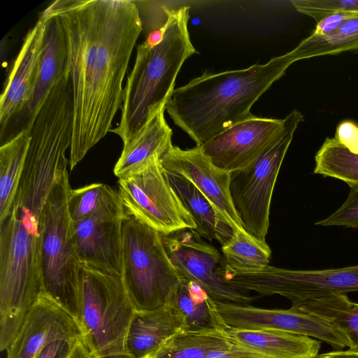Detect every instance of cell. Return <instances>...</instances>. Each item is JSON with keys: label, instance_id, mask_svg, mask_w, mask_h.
Returning <instances> with one entry per match:
<instances>
[{"label": "cell", "instance_id": "cell-1", "mask_svg": "<svg viewBox=\"0 0 358 358\" xmlns=\"http://www.w3.org/2000/svg\"><path fill=\"white\" fill-rule=\"evenodd\" d=\"M65 32L73 96L71 170L110 132L124 99L123 79L143 31L131 0H57L47 8Z\"/></svg>", "mask_w": 358, "mask_h": 358}, {"label": "cell", "instance_id": "cell-2", "mask_svg": "<svg viewBox=\"0 0 358 358\" xmlns=\"http://www.w3.org/2000/svg\"><path fill=\"white\" fill-rule=\"evenodd\" d=\"M73 115L42 108L29 130L24 168L6 215L0 219V326L18 331L43 292L40 269L42 215L58 174L67 169Z\"/></svg>", "mask_w": 358, "mask_h": 358}, {"label": "cell", "instance_id": "cell-3", "mask_svg": "<svg viewBox=\"0 0 358 358\" xmlns=\"http://www.w3.org/2000/svg\"><path fill=\"white\" fill-rule=\"evenodd\" d=\"M291 65L285 53L246 69L205 71L173 90L166 111L196 145H201L252 116L254 103Z\"/></svg>", "mask_w": 358, "mask_h": 358}, {"label": "cell", "instance_id": "cell-4", "mask_svg": "<svg viewBox=\"0 0 358 358\" xmlns=\"http://www.w3.org/2000/svg\"><path fill=\"white\" fill-rule=\"evenodd\" d=\"M167 20L162 41L153 47L138 45L134 66L124 88L119 124L110 130L123 144L130 141L166 104L178 74L196 50L188 29L189 7L166 6Z\"/></svg>", "mask_w": 358, "mask_h": 358}, {"label": "cell", "instance_id": "cell-5", "mask_svg": "<svg viewBox=\"0 0 358 358\" xmlns=\"http://www.w3.org/2000/svg\"><path fill=\"white\" fill-rule=\"evenodd\" d=\"M71 189L66 169L58 174L43 208L40 269L42 293L59 304L79 324L81 264L68 209Z\"/></svg>", "mask_w": 358, "mask_h": 358}, {"label": "cell", "instance_id": "cell-6", "mask_svg": "<svg viewBox=\"0 0 358 358\" xmlns=\"http://www.w3.org/2000/svg\"><path fill=\"white\" fill-rule=\"evenodd\" d=\"M81 339L92 358H131L127 336L136 309L121 277L81 264Z\"/></svg>", "mask_w": 358, "mask_h": 358}, {"label": "cell", "instance_id": "cell-7", "mask_svg": "<svg viewBox=\"0 0 358 358\" xmlns=\"http://www.w3.org/2000/svg\"><path fill=\"white\" fill-rule=\"evenodd\" d=\"M122 232L121 278L136 310L166 305L180 276L168 257L161 234L127 212Z\"/></svg>", "mask_w": 358, "mask_h": 358}, {"label": "cell", "instance_id": "cell-8", "mask_svg": "<svg viewBox=\"0 0 358 358\" xmlns=\"http://www.w3.org/2000/svg\"><path fill=\"white\" fill-rule=\"evenodd\" d=\"M283 119L284 129L278 139L250 165L230 175V195L243 229L264 241L276 179L303 115L293 110Z\"/></svg>", "mask_w": 358, "mask_h": 358}, {"label": "cell", "instance_id": "cell-9", "mask_svg": "<svg viewBox=\"0 0 358 358\" xmlns=\"http://www.w3.org/2000/svg\"><path fill=\"white\" fill-rule=\"evenodd\" d=\"M219 274L227 285L260 296L280 295L294 306L331 293L358 292V265L323 270H293L267 266L240 271L223 266Z\"/></svg>", "mask_w": 358, "mask_h": 358}, {"label": "cell", "instance_id": "cell-10", "mask_svg": "<svg viewBox=\"0 0 358 358\" xmlns=\"http://www.w3.org/2000/svg\"><path fill=\"white\" fill-rule=\"evenodd\" d=\"M126 211L162 235L196 229L190 214L169 185L155 156L118 180Z\"/></svg>", "mask_w": 358, "mask_h": 358}, {"label": "cell", "instance_id": "cell-11", "mask_svg": "<svg viewBox=\"0 0 358 358\" xmlns=\"http://www.w3.org/2000/svg\"><path fill=\"white\" fill-rule=\"evenodd\" d=\"M127 211L112 189L90 216L73 222L80 264L110 275H122V224Z\"/></svg>", "mask_w": 358, "mask_h": 358}, {"label": "cell", "instance_id": "cell-12", "mask_svg": "<svg viewBox=\"0 0 358 358\" xmlns=\"http://www.w3.org/2000/svg\"><path fill=\"white\" fill-rule=\"evenodd\" d=\"M168 257L178 274L204 289L215 301L250 304L255 297L250 292L225 283L217 275L221 255L194 229H185L162 235Z\"/></svg>", "mask_w": 358, "mask_h": 358}, {"label": "cell", "instance_id": "cell-13", "mask_svg": "<svg viewBox=\"0 0 358 358\" xmlns=\"http://www.w3.org/2000/svg\"><path fill=\"white\" fill-rule=\"evenodd\" d=\"M227 327L271 329L315 338L334 348L356 350L351 339L329 321L316 315L290 308L267 309L249 304L215 301Z\"/></svg>", "mask_w": 358, "mask_h": 358}, {"label": "cell", "instance_id": "cell-14", "mask_svg": "<svg viewBox=\"0 0 358 358\" xmlns=\"http://www.w3.org/2000/svg\"><path fill=\"white\" fill-rule=\"evenodd\" d=\"M40 16L43 20L45 31L36 82L22 110L0 128V145L30 130L49 94L69 71L66 38L59 17L47 9Z\"/></svg>", "mask_w": 358, "mask_h": 358}, {"label": "cell", "instance_id": "cell-15", "mask_svg": "<svg viewBox=\"0 0 358 358\" xmlns=\"http://www.w3.org/2000/svg\"><path fill=\"white\" fill-rule=\"evenodd\" d=\"M284 129V119L254 115L199 145L218 168L231 173L256 160Z\"/></svg>", "mask_w": 358, "mask_h": 358}, {"label": "cell", "instance_id": "cell-16", "mask_svg": "<svg viewBox=\"0 0 358 358\" xmlns=\"http://www.w3.org/2000/svg\"><path fill=\"white\" fill-rule=\"evenodd\" d=\"M160 162L164 170L194 184L233 229H243L230 195L231 173L216 166L199 145L185 150L172 145Z\"/></svg>", "mask_w": 358, "mask_h": 358}, {"label": "cell", "instance_id": "cell-17", "mask_svg": "<svg viewBox=\"0 0 358 358\" xmlns=\"http://www.w3.org/2000/svg\"><path fill=\"white\" fill-rule=\"evenodd\" d=\"M80 338L78 322L51 298L41 293L6 350V358H35L52 341Z\"/></svg>", "mask_w": 358, "mask_h": 358}, {"label": "cell", "instance_id": "cell-18", "mask_svg": "<svg viewBox=\"0 0 358 358\" xmlns=\"http://www.w3.org/2000/svg\"><path fill=\"white\" fill-rule=\"evenodd\" d=\"M44 22L40 16L24 40L0 98V128L18 114L30 98L43 47Z\"/></svg>", "mask_w": 358, "mask_h": 358}, {"label": "cell", "instance_id": "cell-19", "mask_svg": "<svg viewBox=\"0 0 358 358\" xmlns=\"http://www.w3.org/2000/svg\"><path fill=\"white\" fill-rule=\"evenodd\" d=\"M225 332L234 343L266 358H310L319 355L321 346L311 337L277 330L227 327Z\"/></svg>", "mask_w": 358, "mask_h": 358}, {"label": "cell", "instance_id": "cell-20", "mask_svg": "<svg viewBox=\"0 0 358 358\" xmlns=\"http://www.w3.org/2000/svg\"><path fill=\"white\" fill-rule=\"evenodd\" d=\"M182 330V322L167 304L151 310H136L127 336L131 358H151L172 336Z\"/></svg>", "mask_w": 358, "mask_h": 358}, {"label": "cell", "instance_id": "cell-21", "mask_svg": "<svg viewBox=\"0 0 358 358\" xmlns=\"http://www.w3.org/2000/svg\"><path fill=\"white\" fill-rule=\"evenodd\" d=\"M167 305L180 318L182 330L225 331L227 328L215 301L200 286L181 276Z\"/></svg>", "mask_w": 358, "mask_h": 358}, {"label": "cell", "instance_id": "cell-22", "mask_svg": "<svg viewBox=\"0 0 358 358\" xmlns=\"http://www.w3.org/2000/svg\"><path fill=\"white\" fill-rule=\"evenodd\" d=\"M166 106L159 109L127 143L123 144L114 173L121 178L155 156H162L172 144V129L164 117Z\"/></svg>", "mask_w": 358, "mask_h": 358}, {"label": "cell", "instance_id": "cell-23", "mask_svg": "<svg viewBox=\"0 0 358 358\" xmlns=\"http://www.w3.org/2000/svg\"><path fill=\"white\" fill-rule=\"evenodd\" d=\"M164 171L169 185L192 217L196 232L210 241H216L224 245L232 236L234 229L194 184L182 176Z\"/></svg>", "mask_w": 358, "mask_h": 358}, {"label": "cell", "instance_id": "cell-24", "mask_svg": "<svg viewBox=\"0 0 358 358\" xmlns=\"http://www.w3.org/2000/svg\"><path fill=\"white\" fill-rule=\"evenodd\" d=\"M234 344L225 331L181 330L169 338L151 358H206Z\"/></svg>", "mask_w": 358, "mask_h": 358}, {"label": "cell", "instance_id": "cell-25", "mask_svg": "<svg viewBox=\"0 0 358 358\" xmlns=\"http://www.w3.org/2000/svg\"><path fill=\"white\" fill-rule=\"evenodd\" d=\"M291 308L316 315L345 333L358 350V303L345 294L331 293L304 300Z\"/></svg>", "mask_w": 358, "mask_h": 358}, {"label": "cell", "instance_id": "cell-26", "mask_svg": "<svg viewBox=\"0 0 358 358\" xmlns=\"http://www.w3.org/2000/svg\"><path fill=\"white\" fill-rule=\"evenodd\" d=\"M30 140L27 131L0 147V219L8 213L15 196Z\"/></svg>", "mask_w": 358, "mask_h": 358}, {"label": "cell", "instance_id": "cell-27", "mask_svg": "<svg viewBox=\"0 0 358 358\" xmlns=\"http://www.w3.org/2000/svg\"><path fill=\"white\" fill-rule=\"evenodd\" d=\"M221 246L224 257L221 264L231 269L255 271L269 265L272 252L268 245L243 229H234L231 238Z\"/></svg>", "mask_w": 358, "mask_h": 358}, {"label": "cell", "instance_id": "cell-28", "mask_svg": "<svg viewBox=\"0 0 358 358\" xmlns=\"http://www.w3.org/2000/svg\"><path fill=\"white\" fill-rule=\"evenodd\" d=\"M353 50H358V17L348 20L331 33L311 34L287 54L293 64L304 59Z\"/></svg>", "mask_w": 358, "mask_h": 358}, {"label": "cell", "instance_id": "cell-29", "mask_svg": "<svg viewBox=\"0 0 358 358\" xmlns=\"http://www.w3.org/2000/svg\"><path fill=\"white\" fill-rule=\"evenodd\" d=\"M313 173L358 184V154H354L334 136L327 138L315 157Z\"/></svg>", "mask_w": 358, "mask_h": 358}, {"label": "cell", "instance_id": "cell-30", "mask_svg": "<svg viewBox=\"0 0 358 358\" xmlns=\"http://www.w3.org/2000/svg\"><path fill=\"white\" fill-rule=\"evenodd\" d=\"M112 189L103 183L71 189L68 197V209L72 221L77 222L92 215Z\"/></svg>", "mask_w": 358, "mask_h": 358}, {"label": "cell", "instance_id": "cell-31", "mask_svg": "<svg viewBox=\"0 0 358 358\" xmlns=\"http://www.w3.org/2000/svg\"><path fill=\"white\" fill-rule=\"evenodd\" d=\"M299 13L313 17L316 22L334 13H358V0H292Z\"/></svg>", "mask_w": 358, "mask_h": 358}, {"label": "cell", "instance_id": "cell-32", "mask_svg": "<svg viewBox=\"0 0 358 358\" xmlns=\"http://www.w3.org/2000/svg\"><path fill=\"white\" fill-rule=\"evenodd\" d=\"M349 187L350 192L341 206L325 219L317 221L316 225L358 229V184H351Z\"/></svg>", "mask_w": 358, "mask_h": 358}, {"label": "cell", "instance_id": "cell-33", "mask_svg": "<svg viewBox=\"0 0 358 358\" xmlns=\"http://www.w3.org/2000/svg\"><path fill=\"white\" fill-rule=\"evenodd\" d=\"M338 141L354 154H358V124L352 120L341 122L336 130Z\"/></svg>", "mask_w": 358, "mask_h": 358}, {"label": "cell", "instance_id": "cell-34", "mask_svg": "<svg viewBox=\"0 0 358 358\" xmlns=\"http://www.w3.org/2000/svg\"><path fill=\"white\" fill-rule=\"evenodd\" d=\"M357 17L358 13L354 12H342L331 14L317 22L316 27L312 34L324 35L331 33L337 30L348 20Z\"/></svg>", "mask_w": 358, "mask_h": 358}, {"label": "cell", "instance_id": "cell-35", "mask_svg": "<svg viewBox=\"0 0 358 358\" xmlns=\"http://www.w3.org/2000/svg\"><path fill=\"white\" fill-rule=\"evenodd\" d=\"M78 340L52 341L45 346L35 358H69Z\"/></svg>", "mask_w": 358, "mask_h": 358}, {"label": "cell", "instance_id": "cell-36", "mask_svg": "<svg viewBox=\"0 0 358 358\" xmlns=\"http://www.w3.org/2000/svg\"><path fill=\"white\" fill-rule=\"evenodd\" d=\"M206 358H266L251 350L234 343L230 348L214 351Z\"/></svg>", "mask_w": 358, "mask_h": 358}, {"label": "cell", "instance_id": "cell-37", "mask_svg": "<svg viewBox=\"0 0 358 358\" xmlns=\"http://www.w3.org/2000/svg\"><path fill=\"white\" fill-rule=\"evenodd\" d=\"M319 358H358V350L348 348L346 350H336L318 355Z\"/></svg>", "mask_w": 358, "mask_h": 358}, {"label": "cell", "instance_id": "cell-38", "mask_svg": "<svg viewBox=\"0 0 358 358\" xmlns=\"http://www.w3.org/2000/svg\"><path fill=\"white\" fill-rule=\"evenodd\" d=\"M69 358H92L82 339L78 341Z\"/></svg>", "mask_w": 358, "mask_h": 358}, {"label": "cell", "instance_id": "cell-39", "mask_svg": "<svg viewBox=\"0 0 358 358\" xmlns=\"http://www.w3.org/2000/svg\"><path fill=\"white\" fill-rule=\"evenodd\" d=\"M310 358H319V357H318V355H317L316 357H310Z\"/></svg>", "mask_w": 358, "mask_h": 358}]
</instances>
